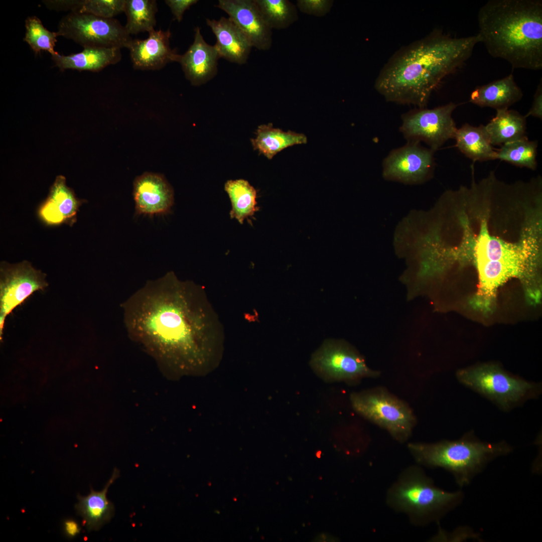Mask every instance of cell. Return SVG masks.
<instances>
[{
	"label": "cell",
	"instance_id": "obj_12",
	"mask_svg": "<svg viewBox=\"0 0 542 542\" xmlns=\"http://www.w3.org/2000/svg\"><path fill=\"white\" fill-rule=\"evenodd\" d=\"M46 274L27 261L15 264L3 261L0 266V337L6 317L37 291L48 286Z\"/></svg>",
	"mask_w": 542,
	"mask_h": 542
},
{
	"label": "cell",
	"instance_id": "obj_14",
	"mask_svg": "<svg viewBox=\"0 0 542 542\" xmlns=\"http://www.w3.org/2000/svg\"><path fill=\"white\" fill-rule=\"evenodd\" d=\"M216 7L227 14L252 47L262 51L271 48L272 29L265 21L254 0H219Z\"/></svg>",
	"mask_w": 542,
	"mask_h": 542
},
{
	"label": "cell",
	"instance_id": "obj_16",
	"mask_svg": "<svg viewBox=\"0 0 542 542\" xmlns=\"http://www.w3.org/2000/svg\"><path fill=\"white\" fill-rule=\"evenodd\" d=\"M169 30H154L144 40H132L128 49L133 67L142 70H159L167 64L178 62L180 55L170 46Z\"/></svg>",
	"mask_w": 542,
	"mask_h": 542
},
{
	"label": "cell",
	"instance_id": "obj_31",
	"mask_svg": "<svg viewBox=\"0 0 542 542\" xmlns=\"http://www.w3.org/2000/svg\"><path fill=\"white\" fill-rule=\"evenodd\" d=\"M125 0H65V11L113 18L124 11Z\"/></svg>",
	"mask_w": 542,
	"mask_h": 542
},
{
	"label": "cell",
	"instance_id": "obj_34",
	"mask_svg": "<svg viewBox=\"0 0 542 542\" xmlns=\"http://www.w3.org/2000/svg\"><path fill=\"white\" fill-rule=\"evenodd\" d=\"M529 116H532L541 119L542 118V85L541 81L539 83L533 97L532 106L527 113L524 116L525 118Z\"/></svg>",
	"mask_w": 542,
	"mask_h": 542
},
{
	"label": "cell",
	"instance_id": "obj_5",
	"mask_svg": "<svg viewBox=\"0 0 542 542\" xmlns=\"http://www.w3.org/2000/svg\"><path fill=\"white\" fill-rule=\"evenodd\" d=\"M408 448L418 463L447 470L461 487L468 485L490 461L512 451L504 442H483L469 435L455 441L410 443Z\"/></svg>",
	"mask_w": 542,
	"mask_h": 542
},
{
	"label": "cell",
	"instance_id": "obj_13",
	"mask_svg": "<svg viewBox=\"0 0 542 542\" xmlns=\"http://www.w3.org/2000/svg\"><path fill=\"white\" fill-rule=\"evenodd\" d=\"M434 152L420 143L408 142L391 151L383 161V175L405 183H419L430 175L434 167Z\"/></svg>",
	"mask_w": 542,
	"mask_h": 542
},
{
	"label": "cell",
	"instance_id": "obj_32",
	"mask_svg": "<svg viewBox=\"0 0 542 542\" xmlns=\"http://www.w3.org/2000/svg\"><path fill=\"white\" fill-rule=\"evenodd\" d=\"M333 4L332 0H298L296 6L303 13L323 17L330 12Z\"/></svg>",
	"mask_w": 542,
	"mask_h": 542
},
{
	"label": "cell",
	"instance_id": "obj_15",
	"mask_svg": "<svg viewBox=\"0 0 542 542\" xmlns=\"http://www.w3.org/2000/svg\"><path fill=\"white\" fill-rule=\"evenodd\" d=\"M136 213L154 216L171 212L174 202L172 187L165 177L145 172L138 176L133 186Z\"/></svg>",
	"mask_w": 542,
	"mask_h": 542
},
{
	"label": "cell",
	"instance_id": "obj_9",
	"mask_svg": "<svg viewBox=\"0 0 542 542\" xmlns=\"http://www.w3.org/2000/svg\"><path fill=\"white\" fill-rule=\"evenodd\" d=\"M457 378L464 385L508 409L526 398L535 385L513 377L499 366L484 364L458 371Z\"/></svg>",
	"mask_w": 542,
	"mask_h": 542
},
{
	"label": "cell",
	"instance_id": "obj_25",
	"mask_svg": "<svg viewBox=\"0 0 542 542\" xmlns=\"http://www.w3.org/2000/svg\"><path fill=\"white\" fill-rule=\"evenodd\" d=\"M307 142L305 134L291 130L284 131L273 127L272 123L259 125L256 130L255 138L251 139L254 150L269 160L287 147L306 144Z\"/></svg>",
	"mask_w": 542,
	"mask_h": 542
},
{
	"label": "cell",
	"instance_id": "obj_3",
	"mask_svg": "<svg viewBox=\"0 0 542 542\" xmlns=\"http://www.w3.org/2000/svg\"><path fill=\"white\" fill-rule=\"evenodd\" d=\"M481 42L513 68H542V2L490 0L478 13Z\"/></svg>",
	"mask_w": 542,
	"mask_h": 542
},
{
	"label": "cell",
	"instance_id": "obj_17",
	"mask_svg": "<svg viewBox=\"0 0 542 542\" xmlns=\"http://www.w3.org/2000/svg\"><path fill=\"white\" fill-rule=\"evenodd\" d=\"M86 201L77 198L62 176H57L46 199L39 206L38 216L47 226L63 224L72 226L77 221L79 207Z\"/></svg>",
	"mask_w": 542,
	"mask_h": 542
},
{
	"label": "cell",
	"instance_id": "obj_29",
	"mask_svg": "<svg viewBox=\"0 0 542 542\" xmlns=\"http://www.w3.org/2000/svg\"><path fill=\"white\" fill-rule=\"evenodd\" d=\"M537 143L525 136L501 146L496 150V159L534 170L537 167Z\"/></svg>",
	"mask_w": 542,
	"mask_h": 542
},
{
	"label": "cell",
	"instance_id": "obj_19",
	"mask_svg": "<svg viewBox=\"0 0 542 542\" xmlns=\"http://www.w3.org/2000/svg\"><path fill=\"white\" fill-rule=\"evenodd\" d=\"M206 24L215 36L214 45L220 58L238 64H245L252 46L240 29L229 18L206 19Z\"/></svg>",
	"mask_w": 542,
	"mask_h": 542
},
{
	"label": "cell",
	"instance_id": "obj_26",
	"mask_svg": "<svg viewBox=\"0 0 542 542\" xmlns=\"http://www.w3.org/2000/svg\"><path fill=\"white\" fill-rule=\"evenodd\" d=\"M224 189L231 203V218L236 219L242 224L245 219L253 216L258 210L256 191L246 180H228L225 183Z\"/></svg>",
	"mask_w": 542,
	"mask_h": 542
},
{
	"label": "cell",
	"instance_id": "obj_7",
	"mask_svg": "<svg viewBox=\"0 0 542 542\" xmlns=\"http://www.w3.org/2000/svg\"><path fill=\"white\" fill-rule=\"evenodd\" d=\"M353 409L385 429L395 439L406 440L415 423L411 409L401 400L380 389L354 392L350 395Z\"/></svg>",
	"mask_w": 542,
	"mask_h": 542
},
{
	"label": "cell",
	"instance_id": "obj_35",
	"mask_svg": "<svg viewBox=\"0 0 542 542\" xmlns=\"http://www.w3.org/2000/svg\"><path fill=\"white\" fill-rule=\"evenodd\" d=\"M64 529L67 536L73 537L80 532V527L75 520L68 519L64 523Z\"/></svg>",
	"mask_w": 542,
	"mask_h": 542
},
{
	"label": "cell",
	"instance_id": "obj_11",
	"mask_svg": "<svg viewBox=\"0 0 542 542\" xmlns=\"http://www.w3.org/2000/svg\"><path fill=\"white\" fill-rule=\"evenodd\" d=\"M458 105L450 102L432 109L411 110L402 115L400 131L408 142L423 141L434 152L454 138L457 128L452 114Z\"/></svg>",
	"mask_w": 542,
	"mask_h": 542
},
{
	"label": "cell",
	"instance_id": "obj_23",
	"mask_svg": "<svg viewBox=\"0 0 542 542\" xmlns=\"http://www.w3.org/2000/svg\"><path fill=\"white\" fill-rule=\"evenodd\" d=\"M525 118L514 110H496L495 116L484 126L491 145L502 146L525 137Z\"/></svg>",
	"mask_w": 542,
	"mask_h": 542
},
{
	"label": "cell",
	"instance_id": "obj_18",
	"mask_svg": "<svg viewBox=\"0 0 542 542\" xmlns=\"http://www.w3.org/2000/svg\"><path fill=\"white\" fill-rule=\"evenodd\" d=\"M219 58L215 46L206 43L200 29L197 27L193 43L184 54L180 55L178 62L181 65L185 78L191 84L200 86L216 75Z\"/></svg>",
	"mask_w": 542,
	"mask_h": 542
},
{
	"label": "cell",
	"instance_id": "obj_24",
	"mask_svg": "<svg viewBox=\"0 0 542 542\" xmlns=\"http://www.w3.org/2000/svg\"><path fill=\"white\" fill-rule=\"evenodd\" d=\"M454 139L458 149L474 162L496 159V151L484 125L474 126L466 123L457 128Z\"/></svg>",
	"mask_w": 542,
	"mask_h": 542
},
{
	"label": "cell",
	"instance_id": "obj_1",
	"mask_svg": "<svg viewBox=\"0 0 542 542\" xmlns=\"http://www.w3.org/2000/svg\"><path fill=\"white\" fill-rule=\"evenodd\" d=\"M129 337L181 368L205 367L221 355L224 330L204 288L170 272L122 304Z\"/></svg>",
	"mask_w": 542,
	"mask_h": 542
},
{
	"label": "cell",
	"instance_id": "obj_21",
	"mask_svg": "<svg viewBox=\"0 0 542 542\" xmlns=\"http://www.w3.org/2000/svg\"><path fill=\"white\" fill-rule=\"evenodd\" d=\"M119 474V471L115 468L101 491H96L91 488L86 496H77L78 502L75 505V509L82 517L88 531L98 530L113 516L114 507L107 499L106 494L109 487L118 477Z\"/></svg>",
	"mask_w": 542,
	"mask_h": 542
},
{
	"label": "cell",
	"instance_id": "obj_6",
	"mask_svg": "<svg viewBox=\"0 0 542 542\" xmlns=\"http://www.w3.org/2000/svg\"><path fill=\"white\" fill-rule=\"evenodd\" d=\"M463 497L460 491L449 492L436 487L421 469L414 466L405 469L390 488L387 502L414 522L424 524L440 518Z\"/></svg>",
	"mask_w": 542,
	"mask_h": 542
},
{
	"label": "cell",
	"instance_id": "obj_20",
	"mask_svg": "<svg viewBox=\"0 0 542 542\" xmlns=\"http://www.w3.org/2000/svg\"><path fill=\"white\" fill-rule=\"evenodd\" d=\"M120 48L87 47L79 53L69 55L58 52L51 55L55 66L60 70H76L79 71L98 72L110 65L120 61Z\"/></svg>",
	"mask_w": 542,
	"mask_h": 542
},
{
	"label": "cell",
	"instance_id": "obj_8",
	"mask_svg": "<svg viewBox=\"0 0 542 542\" xmlns=\"http://www.w3.org/2000/svg\"><path fill=\"white\" fill-rule=\"evenodd\" d=\"M58 36L70 39L84 48H128L132 39L124 26L114 18L70 12L59 21Z\"/></svg>",
	"mask_w": 542,
	"mask_h": 542
},
{
	"label": "cell",
	"instance_id": "obj_22",
	"mask_svg": "<svg viewBox=\"0 0 542 542\" xmlns=\"http://www.w3.org/2000/svg\"><path fill=\"white\" fill-rule=\"evenodd\" d=\"M522 96V92L515 83L513 75L510 74L476 87L470 94L469 101L481 107L498 110L508 108L520 100Z\"/></svg>",
	"mask_w": 542,
	"mask_h": 542
},
{
	"label": "cell",
	"instance_id": "obj_4",
	"mask_svg": "<svg viewBox=\"0 0 542 542\" xmlns=\"http://www.w3.org/2000/svg\"><path fill=\"white\" fill-rule=\"evenodd\" d=\"M463 236L460 244L450 250L452 260L474 266L489 265L510 274L530 287L537 282L541 258V223L539 216L528 218L516 242L491 235L487 220L483 218L478 234L473 231L468 219H460Z\"/></svg>",
	"mask_w": 542,
	"mask_h": 542
},
{
	"label": "cell",
	"instance_id": "obj_27",
	"mask_svg": "<svg viewBox=\"0 0 542 542\" xmlns=\"http://www.w3.org/2000/svg\"><path fill=\"white\" fill-rule=\"evenodd\" d=\"M158 11L155 0H125L124 11L126 16L124 27L130 35L153 31Z\"/></svg>",
	"mask_w": 542,
	"mask_h": 542
},
{
	"label": "cell",
	"instance_id": "obj_28",
	"mask_svg": "<svg viewBox=\"0 0 542 542\" xmlns=\"http://www.w3.org/2000/svg\"><path fill=\"white\" fill-rule=\"evenodd\" d=\"M263 19L273 29L289 27L299 18L297 6L288 0H254Z\"/></svg>",
	"mask_w": 542,
	"mask_h": 542
},
{
	"label": "cell",
	"instance_id": "obj_2",
	"mask_svg": "<svg viewBox=\"0 0 542 542\" xmlns=\"http://www.w3.org/2000/svg\"><path fill=\"white\" fill-rule=\"evenodd\" d=\"M480 42L478 34L456 38L435 30L395 52L374 87L387 101L426 107L433 91L463 65Z\"/></svg>",
	"mask_w": 542,
	"mask_h": 542
},
{
	"label": "cell",
	"instance_id": "obj_33",
	"mask_svg": "<svg viewBox=\"0 0 542 542\" xmlns=\"http://www.w3.org/2000/svg\"><path fill=\"white\" fill-rule=\"evenodd\" d=\"M198 2L197 0L165 1V3L170 8L175 19L178 22H180L183 19L185 12Z\"/></svg>",
	"mask_w": 542,
	"mask_h": 542
},
{
	"label": "cell",
	"instance_id": "obj_10",
	"mask_svg": "<svg viewBox=\"0 0 542 542\" xmlns=\"http://www.w3.org/2000/svg\"><path fill=\"white\" fill-rule=\"evenodd\" d=\"M310 365L319 376L328 382H350L379 375L367 366L357 350L341 340H326L313 354Z\"/></svg>",
	"mask_w": 542,
	"mask_h": 542
},
{
	"label": "cell",
	"instance_id": "obj_30",
	"mask_svg": "<svg viewBox=\"0 0 542 542\" xmlns=\"http://www.w3.org/2000/svg\"><path fill=\"white\" fill-rule=\"evenodd\" d=\"M26 33L24 41L27 42L36 55L41 51H47L53 55L58 37L56 32L47 29L41 20L36 16L28 17L25 20Z\"/></svg>",
	"mask_w": 542,
	"mask_h": 542
}]
</instances>
